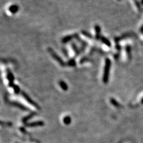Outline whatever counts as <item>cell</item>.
Segmentation results:
<instances>
[{
	"mask_svg": "<svg viewBox=\"0 0 143 143\" xmlns=\"http://www.w3.org/2000/svg\"><path fill=\"white\" fill-rule=\"evenodd\" d=\"M21 95H23V97L25 98V99L29 103H30L31 105H34V106H35L36 108H38V109H39V105H38V104H37V103H35V101H34V100H32L30 98V97H29V95H28V94H26V93H25L24 91H22L21 92Z\"/></svg>",
	"mask_w": 143,
	"mask_h": 143,
	"instance_id": "277c9868",
	"label": "cell"
},
{
	"mask_svg": "<svg viewBox=\"0 0 143 143\" xmlns=\"http://www.w3.org/2000/svg\"><path fill=\"white\" fill-rule=\"evenodd\" d=\"M118 1H121V0H118Z\"/></svg>",
	"mask_w": 143,
	"mask_h": 143,
	"instance_id": "d4e9b609",
	"label": "cell"
},
{
	"mask_svg": "<svg viewBox=\"0 0 143 143\" xmlns=\"http://www.w3.org/2000/svg\"><path fill=\"white\" fill-rule=\"evenodd\" d=\"M19 7L16 4H13V5H11V6L9 7L8 10L10 11V12L12 14H16V13L19 11Z\"/></svg>",
	"mask_w": 143,
	"mask_h": 143,
	"instance_id": "52a82bcc",
	"label": "cell"
},
{
	"mask_svg": "<svg viewBox=\"0 0 143 143\" xmlns=\"http://www.w3.org/2000/svg\"><path fill=\"white\" fill-rule=\"evenodd\" d=\"M112 62L109 59L107 58L105 60V65L104 67V72L103 75V82L104 84H107L109 79L110 70Z\"/></svg>",
	"mask_w": 143,
	"mask_h": 143,
	"instance_id": "6da1fadb",
	"label": "cell"
},
{
	"mask_svg": "<svg viewBox=\"0 0 143 143\" xmlns=\"http://www.w3.org/2000/svg\"><path fill=\"white\" fill-rule=\"evenodd\" d=\"M59 85L60 87V88L62 89H63L64 91H67L68 90V85L64 81H63V80H60L59 81Z\"/></svg>",
	"mask_w": 143,
	"mask_h": 143,
	"instance_id": "30bf717a",
	"label": "cell"
},
{
	"mask_svg": "<svg viewBox=\"0 0 143 143\" xmlns=\"http://www.w3.org/2000/svg\"><path fill=\"white\" fill-rule=\"evenodd\" d=\"M7 78L8 80L9 87L13 88V86L14 85V77L10 69H7Z\"/></svg>",
	"mask_w": 143,
	"mask_h": 143,
	"instance_id": "3957f363",
	"label": "cell"
},
{
	"mask_svg": "<svg viewBox=\"0 0 143 143\" xmlns=\"http://www.w3.org/2000/svg\"><path fill=\"white\" fill-rule=\"evenodd\" d=\"M73 35H74V38L76 39V40L78 41L79 42L80 44H81V46H84V47H85V48H86L87 46H88V43H87V42L84 41V40H82V39L81 38L79 37V35H78V34L76 33V34H75Z\"/></svg>",
	"mask_w": 143,
	"mask_h": 143,
	"instance_id": "8992f818",
	"label": "cell"
},
{
	"mask_svg": "<svg viewBox=\"0 0 143 143\" xmlns=\"http://www.w3.org/2000/svg\"><path fill=\"white\" fill-rule=\"evenodd\" d=\"M81 33L82 34V35H84L85 37H86L87 38H89V39H93V35H92L90 33L88 32L85 31V30H82Z\"/></svg>",
	"mask_w": 143,
	"mask_h": 143,
	"instance_id": "4fadbf2b",
	"label": "cell"
},
{
	"mask_svg": "<svg viewBox=\"0 0 143 143\" xmlns=\"http://www.w3.org/2000/svg\"><path fill=\"white\" fill-rule=\"evenodd\" d=\"M100 40H101V41L103 43V44H105V45H107V46H109V47L111 46V45H112L110 41L107 38H105V37L101 36V38H100Z\"/></svg>",
	"mask_w": 143,
	"mask_h": 143,
	"instance_id": "8fae6325",
	"label": "cell"
},
{
	"mask_svg": "<svg viewBox=\"0 0 143 143\" xmlns=\"http://www.w3.org/2000/svg\"><path fill=\"white\" fill-rule=\"evenodd\" d=\"M94 29H95V39L97 41L100 40V38L101 37V27L100 26L98 25H96L94 26Z\"/></svg>",
	"mask_w": 143,
	"mask_h": 143,
	"instance_id": "5b68a950",
	"label": "cell"
},
{
	"mask_svg": "<svg viewBox=\"0 0 143 143\" xmlns=\"http://www.w3.org/2000/svg\"><path fill=\"white\" fill-rule=\"evenodd\" d=\"M130 46H126V53L127 54H128V57H129V58H130Z\"/></svg>",
	"mask_w": 143,
	"mask_h": 143,
	"instance_id": "ffe728a7",
	"label": "cell"
},
{
	"mask_svg": "<svg viewBox=\"0 0 143 143\" xmlns=\"http://www.w3.org/2000/svg\"><path fill=\"white\" fill-rule=\"evenodd\" d=\"M62 51H63V53H64V55H65L66 56L68 57L67 50H66L65 48H63V49H62Z\"/></svg>",
	"mask_w": 143,
	"mask_h": 143,
	"instance_id": "44dd1931",
	"label": "cell"
},
{
	"mask_svg": "<svg viewBox=\"0 0 143 143\" xmlns=\"http://www.w3.org/2000/svg\"><path fill=\"white\" fill-rule=\"evenodd\" d=\"M140 30H141V32H143V26L141 27V28Z\"/></svg>",
	"mask_w": 143,
	"mask_h": 143,
	"instance_id": "603a6c76",
	"label": "cell"
},
{
	"mask_svg": "<svg viewBox=\"0 0 143 143\" xmlns=\"http://www.w3.org/2000/svg\"><path fill=\"white\" fill-rule=\"evenodd\" d=\"M48 51L49 53L50 54V55H51L52 57H53L56 62H57L60 65L62 66L63 67L66 66L67 65V64L64 62V61H63V59H62L59 56V55H58V54H57V53H55L52 48H48Z\"/></svg>",
	"mask_w": 143,
	"mask_h": 143,
	"instance_id": "7a4b0ae2",
	"label": "cell"
},
{
	"mask_svg": "<svg viewBox=\"0 0 143 143\" xmlns=\"http://www.w3.org/2000/svg\"><path fill=\"white\" fill-rule=\"evenodd\" d=\"M71 46L72 48V49H73V51H74L75 54V56H78V55L81 53H80V49H79V48L78 47V46H77L74 42L72 43Z\"/></svg>",
	"mask_w": 143,
	"mask_h": 143,
	"instance_id": "ba28073f",
	"label": "cell"
},
{
	"mask_svg": "<svg viewBox=\"0 0 143 143\" xmlns=\"http://www.w3.org/2000/svg\"><path fill=\"white\" fill-rule=\"evenodd\" d=\"M43 123L42 122H34V123H32L30 124H29V125L30 126H40L42 125Z\"/></svg>",
	"mask_w": 143,
	"mask_h": 143,
	"instance_id": "e0dca14e",
	"label": "cell"
},
{
	"mask_svg": "<svg viewBox=\"0 0 143 143\" xmlns=\"http://www.w3.org/2000/svg\"><path fill=\"white\" fill-rule=\"evenodd\" d=\"M63 121H64V123H66V125H68L71 122V119H70V118L69 116H66L65 118H64Z\"/></svg>",
	"mask_w": 143,
	"mask_h": 143,
	"instance_id": "2e32d148",
	"label": "cell"
},
{
	"mask_svg": "<svg viewBox=\"0 0 143 143\" xmlns=\"http://www.w3.org/2000/svg\"><path fill=\"white\" fill-rule=\"evenodd\" d=\"M13 104H14V105H15L16 106L18 107H20V109H24V110L26 109V108L25 107L23 106L21 104H19V103H16V102H14V103H13Z\"/></svg>",
	"mask_w": 143,
	"mask_h": 143,
	"instance_id": "d6986e66",
	"label": "cell"
},
{
	"mask_svg": "<svg viewBox=\"0 0 143 143\" xmlns=\"http://www.w3.org/2000/svg\"><path fill=\"white\" fill-rule=\"evenodd\" d=\"M116 48H117V50H121V46H120L119 45H117Z\"/></svg>",
	"mask_w": 143,
	"mask_h": 143,
	"instance_id": "7402d4cb",
	"label": "cell"
},
{
	"mask_svg": "<svg viewBox=\"0 0 143 143\" xmlns=\"http://www.w3.org/2000/svg\"><path fill=\"white\" fill-rule=\"evenodd\" d=\"M13 89H14V92L16 94H18L19 93H20V88L18 85H14L13 86Z\"/></svg>",
	"mask_w": 143,
	"mask_h": 143,
	"instance_id": "5bb4252c",
	"label": "cell"
},
{
	"mask_svg": "<svg viewBox=\"0 0 143 143\" xmlns=\"http://www.w3.org/2000/svg\"><path fill=\"white\" fill-rule=\"evenodd\" d=\"M141 3H142V4L143 5V0H141Z\"/></svg>",
	"mask_w": 143,
	"mask_h": 143,
	"instance_id": "cb8c5ba5",
	"label": "cell"
},
{
	"mask_svg": "<svg viewBox=\"0 0 143 143\" xmlns=\"http://www.w3.org/2000/svg\"><path fill=\"white\" fill-rule=\"evenodd\" d=\"M110 102L113 105H114V106H116V107H119V106H120V104H119V103L117 102V101L115 99H114V98H110Z\"/></svg>",
	"mask_w": 143,
	"mask_h": 143,
	"instance_id": "9a60e30c",
	"label": "cell"
},
{
	"mask_svg": "<svg viewBox=\"0 0 143 143\" xmlns=\"http://www.w3.org/2000/svg\"><path fill=\"white\" fill-rule=\"evenodd\" d=\"M135 1H137V0H135Z\"/></svg>",
	"mask_w": 143,
	"mask_h": 143,
	"instance_id": "484cf974",
	"label": "cell"
},
{
	"mask_svg": "<svg viewBox=\"0 0 143 143\" xmlns=\"http://www.w3.org/2000/svg\"><path fill=\"white\" fill-rule=\"evenodd\" d=\"M73 38H74V35H66V36H65V37H64L62 38V42L63 44H66V43H68L69 42H70V41L72 39H73Z\"/></svg>",
	"mask_w": 143,
	"mask_h": 143,
	"instance_id": "9c48e42d",
	"label": "cell"
},
{
	"mask_svg": "<svg viewBox=\"0 0 143 143\" xmlns=\"http://www.w3.org/2000/svg\"><path fill=\"white\" fill-rule=\"evenodd\" d=\"M88 60H89L88 57H83L82 59H80V61H79V63L80 64H82V63H85V62H87Z\"/></svg>",
	"mask_w": 143,
	"mask_h": 143,
	"instance_id": "ac0fdd59",
	"label": "cell"
},
{
	"mask_svg": "<svg viewBox=\"0 0 143 143\" xmlns=\"http://www.w3.org/2000/svg\"><path fill=\"white\" fill-rule=\"evenodd\" d=\"M67 65L70 67H75L76 65V62L75 59L74 58H72L68 60L67 63Z\"/></svg>",
	"mask_w": 143,
	"mask_h": 143,
	"instance_id": "7c38bea8",
	"label": "cell"
}]
</instances>
